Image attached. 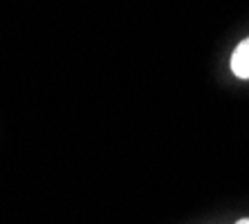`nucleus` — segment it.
Returning a JSON list of instances; mask_svg holds the SVG:
<instances>
[{
    "instance_id": "nucleus-2",
    "label": "nucleus",
    "mask_w": 249,
    "mask_h": 224,
    "mask_svg": "<svg viewBox=\"0 0 249 224\" xmlns=\"http://www.w3.org/2000/svg\"><path fill=\"white\" fill-rule=\"evenodd\" d=\"M236 224H249V218L247 220H240V222H236Z\"/></svg>"
},
{
    "instance_id": "nucleus-1",
    "label": "nucleus",
    "mask_w": 249,
    "mask_h": 224,
    "mask_svg": "<svg viewBox=\"0 0 249 224\" xmlns=\"http://www.w3.org/2000/svg\"><path fill=\"white\" fill-rule=\"evenodd\" d=\"M229 68H231V72L238 76V79L249 81V38H245L243 43L233 50Z\"/></svg>"
}]
</instances>
